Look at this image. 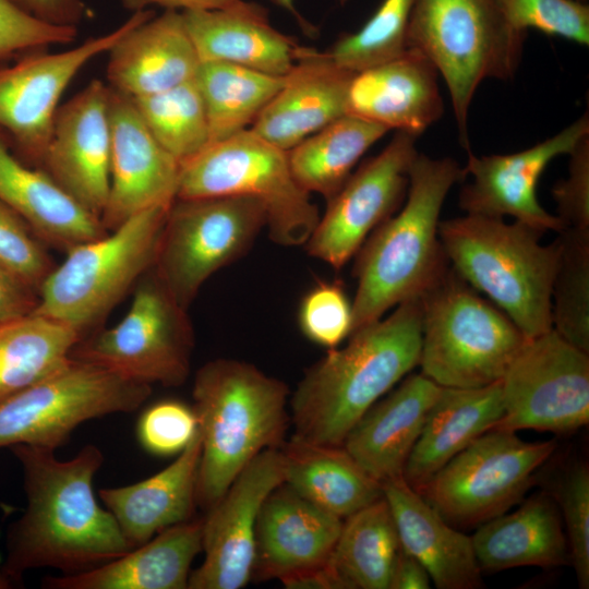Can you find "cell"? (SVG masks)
<instances>
[{
    "mask_svg": "<svg viewBox=\"0 0 589 589\" xmlns=\"http://www.w3.org/2000/svg\"><path fill=\"white\" fill-rule=\"evenodd\" d=\"M431 582L423 565L400 549L392 570L389 589H429Z\"/></svg>",
    "mask_w": 589,
    "mask_h": 589,
    "instance_id": "50",
    "label": "cell"
},
{
    "mask_svg": "<svg viewBox=\"0 0 589 589\" xmlns=\"http://www.w3.org/2000/svg\"><path fill=\"white\" fill-rule=\"evenodd\" d=\"M31 227L0 202V267L38 291L53 268Z\"/></svg>",
    "mask_w": 589,
    "mask_h": 589,
    "instance_id": "44",
    "label": "cell"
},
{
    "mask_svg": "<svg viewBox=\"0 0 589 589\" xmlns=\"http://www.w3.org/2000/svg\"><path fill=\"white\" fill-rule=\"evenodd\" d=\"M526 35L507 23L497 0L414 1L407 49L423 55L444 79L466 149L468 115L478 87L488 79L515 75Z\"/></svg>",
    "mask_w": 589,
    "mask_h": 589,
    "instance_id": "6",
    "label": "cell"
},
{
    "mask_svg": "<svg viewBox=\"0 0 589 589\" xmlns=\"http://www.w3.org/2000/svg\"><path fill=\"white\" fill-rule=\"evenodd\" d=\"M555 441L527 442L492 429L443 466L418 493L452 526L474 527L519 503Z\"/></svg>",
    "mask_w": 589,
    "mask_h": 589,
    "instance_id": "13",
    "label": "cell"
},
{
    "mask_svg": "<svg viewBox=\"0 0 589 589\" xmlns=\"http://www.w3.org/2000/svg\"><path fill=\"white\" fill-rule=\"evenodd\" d=\"M192 396L202 441L196 506L207 512L256 455L283 445L290 390L251 363L220 358L196 372Z\"/></svg>",
    "mask_w": 589,
    "mask_h": 589,
    "instance_id": "4",
    "label": "cell"
},
{
    "mask_svg": "<svg viewBox=\"0 0 589 589\" xmlns=\"http://www.w3.org/2000/svg\"><path fill=\"white\" fill-rule=\"evenodd\" d=\"M181 13L201 62H227L285 76L302 49L253 2L240 0L226 9Z\"/></svg>",
    "mask_w": 589,
    "mask_h": 589,
    "instance_id": "27",
    "label": "cell"
},
{
    "mask_svg": "<svg viewBox=\"0 0 589 589\" xmlns=\"http://www.w3.org/2000/svg\"><path fill=\"white\" fill-rule=\"evenodd\" d=\"M151 392V385L71 358L0 404V447L26 444L56 450L81 423L131 412Z\"/></svg>",
    "mask_w": 589,
    "mask_h": 589,
    "instance_id": "11",
    "label": "cell"
},
{
    "mask_svg": "<svg viewBox=\"0 0 589 589\" xmlns=\"http://www.w3.org/2000/svg\"><path fill=\"white\" fill-rule=\"evenodd\" d=\"M471 540L481 570L552 568L570 563L561 513L545 493L526 500L510 514L479 525Z\"/></svg>",
    "mask_w": 589,
    "mask_h": 589,
    "instance_id": "32",
    "label": "cell"
},
{
    "mask_svg": "<svg viewBox=\"0 0 589 589\" xmlns=\"http://www.w3.org/2000/svg\"><path fill=\"white\" fill-rule=\"evenodd\" d=\"M438 76L429 59L407 49L353 74L347 113L418 137L443 115Z\"/></svg>",
    "mask_w": 589,
    "mask_h": 589,
    "instance_id": "22",
    "label": "cell"
},
{
    "mask_svg": "<svg viewBox=\"0 0 589 589\" xmlns=\"http://www.w3.org/2000/svg\"><path fill=\"white\" fill-rule=\"evenodd\" d=\"M562 521L568 543L570 564L578 586L589 587V470L575 466L561 484L558 494Z\"/></svg>",
    "mask_w": 589,
    "mask_h": 589,
    "instance_id": "45",
    "label": "cell"
},
{
    "mask_svg": "<svg viewBox=\"0 0 589 589\" xmlns=\"http://www.w3.org/2000/svg\"><path fill=\"white\" fill-rule=\"evenodd\" d=\"M76 36V26L49 23L13 0H0V61L50 46L69 45Z\"/></svg>",
    "mask_w": 589,
    "mask_h": 589,
    "instance_id": "43",
    "label": "cell"
},
{
    "mask_svg": "<svg viewBox=\"0 0 589 589\" xmlns=\"http://www.w3.org/2000/svg\"><path fill=\"white\" fill-rule=\"evenodd\" d=\"M154 14L151 9L133 12L115 29L77 46L29 52L0 67V130L24 161L40 168L60 99L77 73Z\"/></svg>",
    "mask_w": 589,
    "mask_h": 589,
    "instance_id": "15",
    "label": "cell"
},
{
    "mask_svg": "<svg viewBox=\"0 0 589 589\" xmlns=\"http://www.w3.org/2000/svg\"><path fill=\"white\" fill-rule=\"evenodd\" d=\"M545 232L515 220L473 214L440 221L438 237L452 268L484 293L525 334L552 329V285L557 239L540 243Z\"/></svg>",
    "mask_w": 589,
    "mask_h": 589,
    "instance_id": "5",
    "label": "cell"
},
{
    "mask_svg": "<svg viewBox=\"0 0 589 589\" xmlns=\"http://www.w3.org/2000/svg\"><path fill=\"white\" fill-rule=\"evenodd\" d=\"M418 137L397 132L374 157L351 173L327 201L324 215L305 243L308 253L334 269L356 255L371 232L406 199Z\"/></svg>",
    "mask_w": 589,
    "mask_h": 589,
    "instance_id": "16",
    "label": "cell"
},
{
    "mask_svg": "<svg viewBox=\"0 0 589 589\" xmlns=\"http://www.w3.org/2000/svg\"><path fill=\"white\" fill-rule=\"evenodd\" d=\"M107 53L109 87L130 98L192 81L202 63L182 13L175 10L139 23Z\"/></svg>",
    "mask_w": 589,
    "mask_h": 589,
    "instance_id": "24",
    "label": "cell"
},
{
    "mask_svg": "<svg viewBox=\"0 0 589 589\" xmlns=\"http://www.w3.org/2000/svg\"><path fill=\"white\" fill-rule=\"evenodd\" d=\"M284 482L279 448L256 455L203 518L202 564L188 589H240L252 578L255 532L266 497Z\"/></svg>",
    "mask_w": 589,
    "mask_h": 589,
    "instance_id": "17",
    "label": "cell"
},
{
    "mask_svg": "<svg viewBox=\"0 0 589 589\" xmlns=\"http://www.w3.org/2000/svg\"><path fill=\"white\" fill-rule=\"evenodd\" d=\"M421 338L417 298L353 330L345 347L327 349L289 397L293 435L342 446L359 419L419 364Z\"/></svg>",
    "mask_w": 589,
    "mask_h": 589,
    "instance_id": "2",
    "label": "cell"
},
{
    "mask_svg": "<svg viewBox=\"0 0 589 589\" xmlns=\"http://www.w3.org/2000/svg\"><path fill=\"white\" fill-rule=\"evenodd\" d=\"M289 589H340L328 563L280 579Z\"/></svg>",
    "mask_w": 589,
    "mask_h": 589,
    "instance_id": "52",
    "label": "cell"
},
{
    "mask_svg": "<svg viewBox=\"0 0 589 589\" xmlns=\"http://www.w3.org/2000/svg\"><path fill=\"white\" fill-rule=\"evenodd\" d=\"M15 581L0 567V589L11 588Z\"/></svg>",
    "mask_w": 589,
    "mask_h": 589,
    "instance_id": "54",
    "label": "cell"
},
{
    "mask_svg": "<svg viewBox=\"0 0 589 589\" xmlns=\"http://www.w3.org/2000/svg\"><path fill=\"white\" fill-rule=\"evenodd\" d=\"M203 518L171 526L122 556L92 569L47 577L49 589H187L202 551Z\"/></svg>",
    "mask_w": 589,
    "mask_h": 589,
    "instance_id": "30",
    "label": "cell"
},
{
    "mask_svg": "<svg viewBox=\"0 0 589 589\" xmlns=\"http://www.w3.org/2000/svg\"><path fill=\"white\" fill-rule=\"evenodd\" d=\"M170 205L144 209L111 232L67 250L41 283L33 313L81 336L98 324L154 266Z\"/></svg>",
    "mask_w": 589,
    "mask_h": 589,
    "instance_id": "8",
    "label": "cell"
},
{
    "mask_svg": "<svg viewBox=\"0 0 589 589\" xmlns=\"http://www.w3.org/2000/svg\"><path fill=\"white\" fill-rule=\"evenodd\" d=\"M263 227L265 209L253 197L176 199L167 213L153 268L188 310L202 285L241 257Z\"/></svg>",
    "mask_w": 589,
    "mask_h": 589,
    "instance_id": "12",
    "label": "cell"
},
{
    "mask_svg": "<svg viewBox=\"0 0 589 589\" xmlns=\"http://www.w3.org/2000/svg\"><path fill=\"white\" fill-rule=\"evenodd\" d=\"M240 195L262 203L271 239L303 245L320 215L310 193L296 181L288 152L250 129L208 145L180 166L176 199Z\"/></svg>",
    "mask_w": 589,
    "mask_h": 589,
    "instance_id": "9",
    "label": "cell"
},
{
    "mask_svg": "<svg viewBox=\"0 0 589 589\" xmlns=\"http://www.w3.org/2000/svg\"><path fill=\"white\" fill-rule=\"evenodd\" d=\"M199 428L193 407L178 400H163L146 409L137 423V437L149 453L180 454Z\"/></svg>",
    "mask_w": 589,
    "mask_h": 589,
    "instance_id": "46",
    "label": "cell"
},
{
    "mask_svg": "<svg viewBox=\"0 0 589 589\" xmlns=\"http://www.w3.org/2000/svg\"><path fill=\"white\" fill-rule=\"evenodd\" d=\"M201 450L197 428L187 447L165 469L134 484L99 490L100 500L132 549L158 532L191 519L196 506Z\"/></svg>",
    "mask_w": 589,
    "mask_h": 589,
    "instance_id": "29",
    "label": "cell"
},
{
    "mask_svg": "<svg viewBox=\"0 0 589 589\" xmlns=\"http://www.w3.org/2000/svg\"><path fill=\"white\" fill-rule=\"evenodd\" d=\"M577 1H580V2H586V3H587V1H588V0H577Z\"/></svg>",
    "mask_w": 589,
    "mask_h": 589,
    "instance_id": "55",
    "label": "cell"
},
{
    "mask_svg": "<svg viewBox=\"0 0 589 589\" xmlns=\"http://www.w3.org/2000/svg\"><path fill=\"white\" fill-rule=\"evenodd\" d=\"M421 373L442 387L500 382L529 338L452 266L421 297Z\"/></svg>",
    "mask_w": 589,
    "mask_h": 589,
    "instance_id": "7",
    "label": "cell"
},
{
    "mask_svg": "<svg viewBox=\"0 0 589 589\" xmlns=\"http://www.w3.org/2000/svg\"><path fill=\"white\" fill-rule=\"evenodd\" d=\"M195 80L204 101L213 144L250 129L281 88L286 75L208 61L201 63Z\"/></svg>",
    "mask_w": 589,
    "mask_h": 589,
    "instance_id": "37",
    "label": "cell"
},
{
    "mask_svg": "<svg viewBox=\"0 0 589 589\" xmlns=\"http://www.w3.org/2000/svg\"><path fill=\"white\" fill-rule=\"evenodd\" d=\"M325 52L302 48L277 94L250 130L283 151L347 115V93L353 76Z\"/></svg>",
    "mask_w": 589,
    "mask_h": 589,
    "instance_id": "23",
    "label": "cell"
},
{
    "mask_svg": "<svg viewBox=\"0 0 589 589\" xmlns=\"http://www.w3.org/2000/svg\"><path fill=\"white\" fill-rule=\"evenodd\" d=\"M194 336L182 308L152 267L137 281L129 311L115 326L81 339L71 358L142 384L182 385Z\"/></svg>",
    "mask_w": 589,
    "mask_h": 589,
    "instance_id": "10",
    "label": "cell"
},
{
    "mask_svg": "<svg viewBox=\"0 0 589 589\" xmlns=\"http://www.w3.org/2000/svg\"><path fill=\"white\" fill-rule=\"evenodd\" d=\"M414 1L383 0L359 31L340 37L325 53L353 73L401 56Z\"/></svg>",
    "mask_w": 589,
    "mask_h": 589,
    "instance_id": "40",
    "label": "cell"
},
{
    "mask_svg": "<svg viewBox=\"0 0 589 589\" xmlns=\"http://www.w3.org/2000/svg\"><path fill=\"white\" fill-rule=\"evenodd\" d=\"M0 202L35 236L64 251L107 232L100 218L70 196L44 169L13 153L0 130Z\"/></svg>",
    "mask_w": 589,
    "mask_h": 589,
    "instance_id": "28",
    "label": "cell"
},
{
    "mask_svg": "<svg viewBox=\"0 0 589 589\" xmlns=\"http://www.w3.org/2000/svg\"><path fill=\"white\" fill-rule=\"evenodd\" d=\"M110 189L101 224L112 230L131 216L177 197L180 164L155 140L132 99L110 88Z\"/></svg>",
    "mask_w": 589,
    "mask_h": 589,
    "instance_id": "20",
    "label": "cell"
},
{
    "mask_svg": "<svg viewBox=\"0 0 589 589\" xmlns=\"http://www.w3.org/2000/svg\"><path fill=\"white\" fill-rule=\"evenodd\" d=\"M552 285V328L589 353V232L564 229Z\"/></svg>",
    "mask_w": 589,
    "mask_h": 589,
    "instance_id": "39",
    "label": "cell"
},
{
    "mask_svg": "<svg viewBox=\"0 0 589 589\" xmlns=\"http://www.w3.org/2000/svg\"><path fill=\"white\" fill-rule=\"evenodd\" d=\"M37 301L33 288L0 267V325L32 314Z\"/></svg>",
    "mask_w": 589,
    "mask_h": 589,
    "instance_id": "48",
    "label": "cell"
},
{
    "mask_svg": "<svg viewBox=\"0 0 589 589\" xmlns=\"http://www.w3.org/2000/svg\"><path fill=\"white\" fill-rule=\"evenodd\" d=\"M284 483L342 520L383 497L382 484L344 448L294 435L279 447Z\"/></svg>",
    "mask_w": 589,
    "mask_h": 589,
    "instance_id": "33",
    "label": "cell"
},
{
    "mask_svg": "<svg viewBox=\"0 0 589 589\" xmlns=\"http://www.w3.org/2000/svg\"><path fill=\"white\" fill-rule=\"evenodd\" d=\"M27 505L7 538L4 572L20 581L35 568L85 572L132 550L113 515L96 501L93 480L104 457L92 444L69 460L55 450L19 444Z\"/></svg>",
    "mask_w": 589,
    "mask_h": 589,
    "instance_id": "1",
    "label": "cell"
},
{
    "mask_svg": "<svg viewBox=\"0 0 589 589\" xmlns=\"http://www.w3.org/2000/svg\"><path fill=\"white\" fill-rule=\"evenodd\" d=\"M501 386L504 413L493 429L566 434L589 422V353L553 328L527 340Z\"/></svg>",
    "mask_w": 589,
    "mask_h": 589,
    "instance_id": "14",
    "label": "cell"
},
{
    "mask_svg": "<svg viewBox=\"0 0 589 589\" xmlns=\"http://www.w3.org/2000/svg\"><path fill=\"white\" fill-rule=\"evenodd\" d=\"M240 0H121L123 7L132 12L160 7L179 12L208 11L229 8Z\"/></svg>",
    "mask_w": 589,
    "mask_h": 589,
    "instance_id": "51",
    "label": "cell"
},
{
    "mask_svg": "<svg viewBox=\"0 0 589 589\" xmlns=\"http://www.w3.org/2000/svg\"><path fill=\"white\" fill-rule=\"evenodd\" d=\"M33 15L58 25L76 26L87 14L82 0H13Z\"/></svg>",
    "mask_w": 589,
    "mask_h": 589,
    "instance_id": "49",
    "label": "cell"
},
{
    "mask_svg": "<svg viewBox=\"0 0 589 589\" xmlns=\"http://www.w3.org/2000/svg\"><path fill=\"white\" fill-rule=\"evenodd\" d=\"M341 527V518L283 482L269 493L259 514L252 577L280 580L325 564Z\"/></svg>",
    "mask_w": 589,
    "mask_h": 589,
    "instance_id": "21",
    "label": "cell"
},
{
    "mask_svg": "<svg viewBox=\"0 0 589 589\" xmlns=\"http://www.w3.org/2000/svg\"><path fill=\"white\" fill-rule=\"evenodd\" d=\"M131 99L152 135L180 166L211 144L208 119L195 79Z\"/></svg>",
    "mask_w": 589,
    "mask_h": 589,
    "instance_id": "38",
    "label": "cell"
},
{
    "mask_svg": "<svg viewBox=\"0 0 589 589\" xmlns=\"http://www.w3.org/2000/svg\"><path fill=\"white\" fill-rule=\"evenodd\" d=\"M515 29L534 28L581 46L589 45V5L577 0H497Z\"/></svg>",
    "mask_w": 589,
    "mask_h": 589,
    "instance_id": "41",
    "label": "cell"
},
{
    "mask_svg": "<svg viewBox=\"0 0 589 589\" xmlns=\"http://www.w3.org/2000/svg\"><path fill=\"white\" fill-rule=\"evenodd\" d=\"M589 134L586 112L552 137L512 154L476 156L467 149L464 167L472 181L459 193V207L467 214L514 217L540 231L564 229L562 220L539 203L537 183L546 166L561 155H568Z\"/></svg>",
    "mask_w": 589,
    "mask_h": 589,
    "instance_id": "18",
    "label": "cell"
},
{
    "mask_svg": "<svg viewBox=\"0 0 589 589\" xmlns=\"http://www.w3.org/2000/svg\"><path fill=\"white\" fill-rule=\"evenodd\" d=\"M110 87L93 80L59 107L40 168L101 218L110 189Z\"/></svg>",
    "mask_w": 589,
    "mask_h": 589,
    "instance_id": "19",
    "label": "cell"
},
{
    "mask_svg": "<svg viewBox=\"0 0 589 589\" xmlns=\"http://www.w3.org/2000/svg\"><path fill=\"white\" fill-rule=\"evenodd\" d=\"M81 339L73 328L35 313L0 325V404L68 363Z\"/></svg>",
    "mask_w": 589,
    "mask_h": 589,
    "instance_id": "36",
    "label": "cell"
},
{
    "mask_svg": "<svg viewBox=\"0 0 589 589\" xmlns=\"http://www.w3.org/2000/svg\"><path fill=\"white\" fill-rule=\"evenodd\" d=\"M400 549L389 506L381 497L345 518L327 563L340 589H389Z\"/></svg>",
    "mask_w": 589,
    "mask_h": 589,
    "instance_id": "34",
    "label": "cell"
},
{
    "mask_svg": "<svg viewBox=\"0 0 589 589\" xmlns=\"http://www.w3.org/2000/svg\"><path fill=\"white\" fill-rule=\"evenodd\" d=\"M568 156V176L552 189L557 206L556 216L564 229L589 232V134L577 143Z\"/></svg>",
    "mask_w": 589,
    "mask_h": 589,
    "instance_id": "47",
    "label": "cell"
},
{
    "mask_svg": "<svg viewBox=\"0 0 589 589\" xmlns=\"http://www.w3.org/2000/svg\"><path fill=\"white\" fill-rule=\"evenodd\" d=\"M465 179L455 159L417 155L401 209L376 227L354 255L351 333L420 298L448 269L440 214L452 187Z\"/></svg>",
    "mask_w": 589,
    "mask_h": 589,
    "instance_id": "3",
    "label": "cell"
},
{
    "mask_svg": "<svg viewBox=\"0 0 589 589\" xmlns=\"http://www.w3.org/2000/svg\"><path fill=\"white\" fill-rule=\"evenodd\" d=\"M273 4L281 8L283 10L290 13L297 21V23L301 26L304 33L308 35H313L316 29L311 25L297 10L294 5L293 0H269ZM347 0H340L341 3H344Z\"/></svg>",
    "mask_w": 589,
    "mask_h": 589,
    "instance_id": "53",
    "label": "cell"
},
{
    "mask_svg": "<svg viewBox=\"0 0 589 589\" xmlns=\"http://www.w3.org/2000/svg\"><path fill=\"white\" fill-rule=\"evenodd\" d=\"M400 545L417 558L438 589L482 587L472 540L448 524L402 476L383 481Z\"/></svg>",
    "mask_w": 589,
    "mask_h": 589,
    "instance_id": "26",
    "label": "cell"
},
{
    "mask_svg": "<svg viewBox=\"0 0 589 589\" xmlns=\"http://www.w3.org/2000/svg\"><path fill=\"white\" fill-rule=\"evenodd\" d=\"M387 132L377 123L347 113L288 151L291 172L303 190L328 201L364 153Z\"/></svg>",
    "mask_w": 589,
    "mask_h": 589,
    "instance_id": "35",
    "label": "cell"
},
{
    "mask_svg": "<svg viewBox=\"0 0 589 589\" xmlns=\"http://www.w3.org/2000/svg\"><path fill=\"white\" fill-rule=\"evenodd\" d=\"M298 322L312 342L333 349L352 330V303L338 281H318L302 298Z\"/></svg>",
    "mask_w": 589,
    "mask_h": 589,
    "instance_id": "42",
    "label": "cell"
},
{
    "mask_svg": "<svg viewBox=\"0 0 589 589\" xmlns=\"http://www.w3.org/2000/svg\"><path fill=\"white\" fill-rule=\"evenodd\" d=\"M442 386L422 373L407 376L352 426L342 446L376 481L404 474Z\"/></svg>",
    "mask_w": 589,
    "mask_h": 589,
    "instance_id": "25",
    "label": "cell"
},
{
    "mask_svg": "<svg viewBox=\"0 0 589 589\" xmlns=\"http://www.w3.org/2000/svg\"><path fill=\"white\" fill-rule=\"evenodd\" d=\"M501 381L478 388L442 387L404 470L419 491L443 466L503 417Z\"/></svg>",
    "mask_w": 589,
    "mask_h": 589,
    "instance_id": "31",
    "label": "cell"
}]
</instances>
